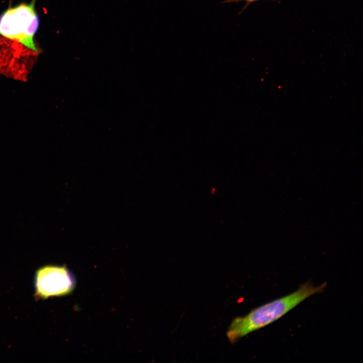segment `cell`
<instances>
[{"mask_svg":"<svg viewBox=\"0 0 363 363\" xmlns=\"http://www.w3.org/2000/svg\"><path fill=\"white\" fill-rule=\"evenodd\" d=\"M35 0L9 8L0 16V35L21 43L37 52L34 36L39 26V17L35 9Z\"/></svg>","mask_w":363,"mask_h":363,"instance_id":"7a4b0ae2","label":"cell"},{"mask_svg":"<svg viewBox=\"0 0 363 363\" xmlns=\"http://www.w3.org/2000/svg\"><path fill=\"white\" fill-rule=\"evenodd\" d=\"M74 283L72 274L64 267L45 266L39 269L35 275L36 294L42 298L68 294Z\"/></svg>","mask_w":363,"mask_h":363,"instance_id":"3957f363","label":"cell"},{"mask_svg":"<svg viewBox=\"0 0 363 363\" xmlns=\"http://www.w3.org/2000/svg\"><path fill=\"white\" fill-rule=\"evenodd\" d=\"M327 283L314 286L311 282L302 284L295 291L257 307L244 317L233 320L226 336L231 343L240 338L276 321L308 297L322 293Z\"/></svg>","mask_w":363,"mask_h":363,"instance_id":"6da1fadb","label":"cell"},{"mask_svg":"<svg viewBox=\"0 0 363 363\" xmlns=\"http://www.w3.org/2000/svg\"><path fill=\"white\" fill-rule=\"evenodd\" d=\"M241 1H245L247 2V6L248 5L250 4V3H251L252 2L257 1L259 0H227V1L223 2V3L224 2V3L238 2H240Z\"/></svg>","mask_w":363,"mask_h":363,"instance_id":"277c9868","label":"cell"}]
</instances>
